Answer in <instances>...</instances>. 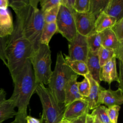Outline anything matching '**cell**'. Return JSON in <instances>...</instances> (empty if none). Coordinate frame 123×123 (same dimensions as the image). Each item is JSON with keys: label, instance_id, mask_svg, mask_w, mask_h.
Listing matches in <instances>:
<instances>
[{"label": "cell", "instance_id": "6da1fadb", "mask_svg": "<svg viewBox=\"0 0 123 123\" xmlns=\"http://www.w3.org/2000/svg\"><path fill=\"white\" fill-rule=\"evenodd\" d=\"M9 6L15 13L20 14L25 38L32 45L33 50L37 49L45 24L42 12L37 7L38 0H8Z\"/></svg>", "mask_w": 123, "mask_h": 123}, {"label": "cell", "instance_id": "7a4b0ae2", "mask_svg": "<svg viewBox=\"0 0 123 123\" xmlns=\"http://www.w3.org/2000/svg\"><path fill=\"white\" fill-rule=\"evenodd\" d=\"M16 14V22L12 33L9 36L5 50L7 68L12 79L23 67L26 61L29 59L33 48L25 38L20 14Z\"/></svg>", "mask_w": 123, "mask_h": 123}, {"label": "cell", "instance_id": "3957f363", "mask_svg": "<svg viewBox=\"0 0 123 123\" xmlns=\"http://www.w3.org/2000/svg\"><path fill=\"white\" fill-rule=\"evenodd\" d=\"M12 81L14 88L9 98L13 101L15 108H17L18 110L14 120L25 121L30 98L35 92L36 88L38 85L36 82L29 59L26 61Z\"/></svg>", "mask_w": 123, "mask_h": 123}, {"label": "cell", "instance_id": "277c9868", "mask_svg": "<svg viewBox=\"0 0 123 123\" xmlns=\"http://www.w3.org/2000/svg\"><path fill=\"white\" fill-rule=\"evenodd\" d=\"M75 74L66 63L62 52H59L54 70L48 85L49 89L59 103L64 104L65 87L71 77Z\"/></svg>", "mask_w": 123, "mask_h": 123}, {"label": "cell", "instance_id": "5b68a950", "mask_svg": "<svg viewBox=\"0 0 123 123\" xmlns=\"http://www.w3.org/2000/svg\"><path fill=\"white\" fill-rule=\"evenodd\" d=\"M29 59L36 82L37 84L48 85L52 72L51 50L49 45L40 44L38 48L33 51Z\"/></svg>", "mask_w": 123, "mask_h": 123}, {"label": "cell", "instance_id": "8992f818", "mask_svg": "<svg viewBox=\"0 0 123 123\" xmlns=\"http://www.w3.org/2000/svg\"><path fill=\"white\" fill-rule=\"evenodd\" d=\"M35 92L38 95L42 107L41 122L58 123L63 119L65 106L59 103L48 88L43 84H38Z\"/></svg>", "mask_w": 123, "mask_h": 123}, {"label": "cell", "instance_id": "52a82bcc", "mask_svg": "<svg viewBox=\"0 0 123 123\" xmlns=\"http://www.w3.org/2000/svg\"><path fill=\"white\" fill-rule=\"evenodd\" d=\"M57 32L61 34L69 42L73 41L77 33L74 13L61 4L56 20Z\"/></svg>", "mask_w": 123, "mask_h": 123}, {"label": "cell", "instance_id": "ba28073f", "mask_svg": "<svg viewBox=\"0 0 123 123\" xmlns=\"http://www.w3.org/2000/svg\"><path fill=\"white\" fill-rule=\"evenodd\" d=\"M68 59L71 61H80L86 62L89 52L86 37L77 33L74 39L68 44Z\"/></svg>", "mask_w": 123, "mask_h": 123}, {"label": "cell", "instance_id": "9c48e42d", "mask_svg": "<svg viewBox=\"0 0 123 123\" xmlns=\"http://www.w3.org/2000/svg\"><path fill=\"white\" fill-rule=\"evenodd\" d=\"M77 33L87 37L94 31L96 18L89 13L75 12L74 14Z\"/></svg>", "mask_w": 123, "mask_h": 123}, {"label": "cell", "instance_id": "30bf717a", "mask_svg": "<svg viewBox=\"0 0 123 123\" xmlns=\"http://www.w3.org/2000/svg\"><path fill=\"white\" fill-rule=\"evenodd\" d=\"M101 33L102 46L112 49L116 58L123 61V43H121L111 29L108 28Z\"/></svg>", "mask_w": 123, "mask_h": 123}, {"label": "cell", "instance_id": "8fae6325", "mask_svg": "<svg viewBox=\"0 0 123 123\" xmlns=\"http://www.w3.org/2000/svg\"><path fill=\"white\" fill-rule=\"evenodd\" d=\"M88 112L87 101L84 98L78 99L65 107L62 119L71 122L85 114L88 113Z\"/></svg>", "mask_w": 123, "mask_h": 123}, {"label": "cell", "instance_id": "7c38bea8", "mask_svg": "<svg viewBox=\"0 0 123 123\" xmlns=\"http://www.w3.org/2000/svg\"><path fill=\"white\" fill-rule=\"evenodd\" d=\"M123 91L119 88L116 90L104 88L100 92V104H104L108 107L114 105H121L123 103Z\"/></svg>", "mask_w": 123, "mask_h": 123}, {"label": "cell", "instance_id": "4fadbf2b", "mask_svg": "<svg viewBox=\"0 0 123 123\" xmlns=\"http://www.w3.org/2000/svg\"><path fill=\"white\" fill-rule=\"evenodd\" d=\"M87 78L90 84V90L87 97L84 98L87 101L89 110H93L101 105L99 103V96L100 92L105 88L101 86L99 84L95 81L89 74L85 76Z\"/></svg>", "mask_w": 123, "mask_h": 123}, {"label": "cell", "instance_id": "5bb4252c", "mask_svg": "<svg viewBox=\"0 0 123 123\" xmlns=\"http://www.w3.org/2000/svg\"><path fill=\"white\" fill-rule=\"evenodd\" d=\"M78 77V75L76 74L73 75L66 85L64 89L65 107L75 100L84 98L79 92L77 81Z\"/></svg>", "mask_w": 123, "mask_h": 123}, {"label": "cell", "instance_id": "9a60e30c", "mask_svg": "<svg viewBox=\"0 0 123 123\" xmlns=\"http://www.w3.org/2000/svg\"><path fill=\"white\" fill-rule=\"evenodd\" d=\"M115 56L101 67L100 81H104L109 85L114 81H118V74L116 69Z\"/></svg>", "mask_w": 123, "mask_h": 123}, {"label": "cell", "instance_id": "2e32d148", "mask_svg": "<svg viewBox=\"0 0 123 123\" xmlns=\"http://www.w3.org/2000/svg\"><path fill=\"white\" fill-rule=\"evenodd\" d=\"M14 24L12 14L7 9H0V37H5L12 34Z\"/></svg>", "mask_w": 123, "mask_h": 123}, {"label": "cell", "instance_id": "e0dca14e", "mask_svg": "<svg viewBox=\"0 0 123 123\" xmlns=\"http://www.w3.org/2000/svg\"><path fill=\"white\" fill-rule=\"evenodd\" d=\"M86 64L88 74L95 81L100 84L99 78L101 67L99 64L98 55L88 52Z\"/></svg>", "mask_w": 123, "mask_h": 123}, {"label": "cell", "instance_id": "ac0fdd59", "mask_svg": "<svg viewBox=\"0 0 123 123\" xmlns=\"http://www.w3.org/2000/svg\"><path fill=\"white\" fill-rule=\"evenodd\" d=\"M103 12L116 21L123 18V0H109Z\"/></svg>", "mask_w": 123, "mask_h": 123}, {"label": "cell", "instance_id": "d6986e66", "mask_svg": "<svg viewBox=\"0 0 123 123\" xmlns=\"http://www.w3.org/2000/svg\"><path fill=\"white\" fill-rule=\"evenodd\" d=\"M117 21L114 18L106 14L103 12L96 18L94 31L101 33L107 29L110 28Z\"/></svg>", "mask_w": 123, "mask_h": 123}, {"label": "cell", "instance_id": "ffe728a7", "mask_svg": "<svg viewBox=\"0 0 123 123\" xmlns=\"http://www.w3.org/2000/svg\"><path fill=\"white\" fill-rule=\"evenodd\" d=\"M13 101L9 98L0 105V123L15 116L17 111L15 110Z\"/></svg>", "mask_w": 123, "mask_h": 123}, {"label": "cell", "instance_id": "44dd1931", "mask_svg": "<svg viewBox=\"0 0 123 123\" xmlns=\"http://www.w3.org/2000/svg\"><path fill=\"white\" fill-rule=\"evenodd\" d=\"M86 37L89 52L97 54L99 49L102 46L101 33L94 31Z\"/></svg>", "mask_w": 123, "mask_h": 123}, {"label": "cell", "instance_id": "7402d4cb", "mask_svg": "<svg viewBox=\"0 0 123 123\" xmlns=\"http://www.w3.org/2000/svg\"><path fill=\"white\" fill-rule=\"evenodd\" d=\"M56 32H57L56 22L51 23H45L40 36V43L49 45V43L52 37Z\"/></svg>", "mask_w": 123, "mask_h": 123}, {"label": "cell", "instance_id": "603a6c76", "mask_svg": "<svg viewBox=\"0 0 123 123\" xmlns=\"http://www.w3.org/2000/svg\"><path fill=\"white\" fill-rule=\"evenodd\" d=\"M64 55L66 63L75 74L83 76L88 74L86 64L85 62L80 61H71L68 59L66 55Z\"/></svg>", "mask_w": 123, "mask_h": 123}, {"label": "cell", "instance_id": "cb8c5ba5", "mask_svg": "<svg viewBox=\"0 0 123 123\" xmlns=\"http://www.w3.org/2000/svg\"><path fill=\"white\" fill-rule=\"evenodd\" d=\"M109 0H90L88 12L97 18L103 12Z\"/></svg>", "mask_w": 123, "mask_h": 123}, {"label": "cell", "instance_id": "d4e9b609", "mask_svg": "<svg viewBox=\"0 0 123 123\" xmlns=\"http://www.w3.org/2000/svg\"><path fill=\"white\" fill-rule=\"evenodd\" d=\"M101 67L115 56L114 51L110 49L101 46L97 53Z\"/></svg>", "mask_w": 123, "mask_h": 123}, {"label": "cell", "instance_id": "484cf974", "mask_svg": "<svg viewBox=\"0 0 123 123\" xmlns=\"http://www.w3.org/2000/svg\"><path fill=\"white\" fill-rule=\"evenodd\" d=\"M90 114L97 117L102 123H110L108 117L107 108L103 105H100L93 109Z\"/></svg>", "mask_w": 123, "mask_h": 123}, {"label": "cell", "instance_id": "4316f807", "mask_svg": "<svg viewBox=\"0 0 123 123\" xmlns=\"http://www.w3.org/2000/svg\"><path fill=\"white\" fill-rule=\"evenodd\" d=\"M60 4L56 5L43 12L45 23L56 22Z\"/></svg>", "mask_w": 123, "mask_h": 123}, {"label": "cell", "instance_id": "83f0119b", "mask_svg": "<svg viewBox=\"0 0 123 123\" xmlns=\"http://www.w3.org/2000/svg\"><path fill=\"white\" fill-rule=\"evenodd\" d=\"M110 28L119 42L123 43V18L117 21Z\"/></svg>", "mask_w": 123, "mask_h": 123}, {"label": "cell", "instance_id": "f1b7e54d", "mask_svg": "<svg viewBox=\"0 0 123 123\" xmlns=\"http://www.w3.org/2000/svg\"><path fill=\"white\" fill-rule=\"evenodd\" d=\"M90 0H75L74 9L78 13H86L89 11Z\"/></svg>", "mask_w": 123, "mask_h": 123}, {"label": "cell", "instance_id": "f546056e", "mask_svg": "<svg viewBox=\"0 0 123 123\" xmlns=\"http://www.w3.org/2000/svg\"><path fill=\"white\" fill-rule=\"evenodd\" d=\"M77 86L80 94L84 98L88 97L90 90V84L87 78L85 77L81 82H77Z\"/></svg>", "mask_w": 123, "mask_h": 123}, {"label": "cell", "instance_id": "4dcf8cb0", "mask_svg": "<svg viewBox=\"0 0 123 123\" xmlns=\"http://www.w3.org/2000/svg\"><path fill=\"white\" fill-rule=\"evenodd\" d=\"M120 106L114 105L107 108V112L109 118L111 123H117L119 111Z\"/></svg>", "mask_w": 123, "mask_h": 123}, {"label": "cell", "instance_id": "1f68e13d", "mask_svg": "<svg viewBox=\"0 0 123 123\" xmlns=\"http://www.w3.org/2000/svg\"><path fill=\"white\" fill-rule=\"evenodd\" d=\"M9 36L5 37H0V59L7 66V62L5 55V50L8 41Z\"/></svg>", "mask_w": 123, "mask_h": 123}, {"label": "cell", "instance_id": "d6a6232c", "mask_svg": "<svg viewBox=\"0 0 123 123\" xmlns=\"http://www.w3.org/2000/svg\"><path fill=\"white\" fill-rule=\"evenodd\" d=\"M61 0H41L39 2L41 6L40 10L42 12H44L46 11L50 8L61 4Z\"/></svg>", "mask_w": 123, "mask_h": 123}, {"label": "cell", "instance_id": "836d02e7", "mask_svg": "<svg viewBox=\"0 0 123 123\" xmlns=\"http://www.w3.org/2000/svg\"><path fill=\"white\" fill-rule=\"evenodd\" d=\"M123 61H119V75L118 76V83L119 88L123 91Z\"/></svg>", "mask_w": 123, "mask_h": 123}, {"label": "cell", "instance_id": "e575fe53", "mask_svg": "<svg viewBox=\"0 0 123 123\" xmlns=\"http://www.w3.org/2000/svg\"><path fill=\"white\" fill-rule=\"evenodd\" d=\"M75 1V0H61V3L64 5L74 14L76 12L74 9Z\"/></svg>", "mask_w": 123, "mask_h": 123}, {"label": "cell", "instance_id": "d590c367", "mask_svg": "<svg viewBox=\"0 0 123 123\" xmlns=\"http://www.w3.org/2000/svg\"><path fill=\"white\" fill-rule=\"evenodd\" d=\"M25 120L26 123H41L40 120L29 115H27Z\"/></svg>", "mask_w": 123, "mask_h": 123}, {"label": "cell", "instance_id": "8d00e7d4", "mask_svg": "<svg viewBox=\"0 0 123 123\" xmlns=\"http://www.w3.org/2000/svg\"><path fill=\"white\" fill-rule=\"evenodd\" d=\"M6 92L4 89L0 88V105H1L6 100Z\"/></svg>", "mask_w": 123, "mask_h": 123}, {"label": "cell", "instance_id": "74e56055", "mask_svg": "<svg viewBox=\"0 0 123 123\" xmlns=\"http://www.w3.org/2000/svg\"><path fill=\"white\" fill-rule=\"evenodd\" d=\"M87 113L85 114L80 117L75 119L74 120H73L71 121V123H86V115Z\"/></svg>", "mask_w": 123, "mask_h": 123}, {"label": "cell", "instance_id": "f35d334b", "mask_svg": "<svg viewBox=\"0 0 123 123\" xmlns=\"http://www.w3.org/2000/svg\"><path fill=\"white\" fill-rule=\"evenodd\" d=\"M9 7L8 0H0V9H5Z\"/></svg>", "mask_w": 123, "mask_h": 123}, {"label": "cell", "instance_id": "ab89813d", "mask_svg": "<svg viewBox=\"0 0 123 123\" xmlns=\"http://www.w3.org/2000/svg\"><path fill=\"white\" fill-rule=\"evenodd\" d=\"M86 123H95V117L91 115L89 113L86 115Z\"/></svg>", "mask_w": 123, "mask_h": 123}, {"label": "cell", "instance_id": "60d3db41", "mask_svg": "<svg viewBox=\"0 0 123 123\" xmlns=\"http://www.w3.org/2000/svg\"><path fill=\"white\" fill-rule=\"evenodd\" d=\"M58 123H71V122L70 121L65 120V119H62Z\"/></svg>", "mask_w": 123, "mask_h": 123}, {"label": "cell", "instance_id": "b9f144b4", "mask_svg": "<svg viewBox=\"0 0 123 123\" xmlns=\"http://www.w3.org/2000/svg\"><path fill=\"white\" fill-rule=\"evenodd\" d=\"M95 123H102L101 122L97 117H95Z\"/></svg>", "mask_w": 123, "mask_h": 123}, {"label": "cell", "instance_id": "7bdbcfd3", "mask_svg": "<svg viewBox=\"0 0 123 123\" xmlns=\"http://www.w3.org/2000/svg\"><path fill=\"white\" fill-rule=\"evenodd\" d=\"M14 123H26V122H16L13 121Z\"/></svg>", "mask_w": 123, "mask_h": 123}, {"label": "cell", "instance_id": "ee69618b", "mask_svg": "<svg viewBox=\"0 0 123 123\" xmlns=\"http://www.w3.org/2000/svg\"><path fill=\"white\" fill-rule=\"evenodd\" d=\"M14 123V121H12V122H11V123Z\"/></svg>", "mask_w": 123, "mask_h": 123}, {"label": "cell", "instance_id": "f6af8a7d", "mask_svg": "<svg viewBox=\"0 0 123 123\" xmlns=\"http://www.w3.org/2000/svg\"></svg>", "mask_w": 123, "mask_h": 123}]
</instances>
